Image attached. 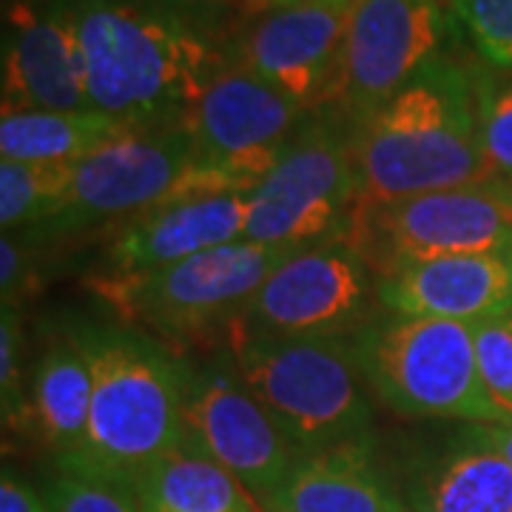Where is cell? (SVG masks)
Masks as SVG:
<instances>
[{
    "label": "cell",
    "instance_id": "cell-36",
    "mask_svg": "<svg viewBox=\"0 0 512 512\" xmlns=\"http://www.w3.org/2000/svg\"><path fill=\"white\" fill-rule=\"evenodd\" d=\"M3 3H15V0H3Z\"/></svg>",
    "mask_w": 512,
    "mask_h": 512
},
{
    "label": "cell",
    "instance_id": "cell-9",
    "mask_svg": "<svg viewBox=\"0 0 512 512\" xmlns=\"http://www.w3.org/2000/svg\"><path fill=\"white\" fill-rule=\"evenodd\" d=\"M228 194L194 157L183 126L134 131L114 137L74 165L63 214L46 234H69L97 222H126L151 208L188 197Z\"/></svg>",
    "mask_w": 512,
    "mask_h": 512
},
{
    "label": "cell",
    "instance_id": "cell-5",
    "mask_svg": "<svg viewBox=\"0 0 512 512\" xmlns=\"http://www.w3.org/2000/svg\"><path fill=\"white\" fill-rule=\"evenodd\" d=\"M285 254V248L237 239L154 274L92 282L123 319L165 342H205L220 330L231 342L251 299Z\"/></svg>",
    "mask_w": 512,
    "mask_h": 512
},
{
    "label": "cell",
    "instance_id": "cell-15",
    "mask_svg": "<svg viewBox=\"0 0 512 512\" xmlns=\"http://www.w3.org/2000/svg\"><path fill=\"white\" fill-rule=\"evenodd\" d=\"M97 111L72 0L3 3V114Z\"/></svg>",
    "mask_w": 512,
    "mask_h": 512
},
{
    "label": "cell",
    "instance_id": "cell-16",
    "mask_svg": "<svg viewBox=\"0 0 512 512\" xmlns=\"http://www.w3.org/2000/svg\"><path fill=\"white\" fill-rule=\"evenodd\" d=\"M251 194H208L168 202L120 222L94 279H131L183 262L188 256L245 239Z\"/></svg>",
    "mask_w": 512,
    "mask_h": 512
},
{
    "label": "cell",
    "instance_id": "cell-21",
    "mask_svg": "<svg viewBox=\"0 0 512 512\" xmlns=\"http://www.w3.org/2000/svg\"><path fill=\"white\" fill-rule=\"evenodd\" d=\"M126 131L103 111H6L0 117V160L77 165Z\"/></svg>",
    "mask_w": 512,
    "mask_h": 512
},
{
    "label": "cell",
    "instance_id": "cell-2",
    "mask_svg": "<svg viewBox=\"0 0 512 512\" xmlns=\"http://www.w3.org/2000/svg\"><path fill=\"white\" fill-rule=\"evenodd\" d=\"M359 202L498 180L481 143V83L439 55L382 109L350 123Z\"/></svg>",
    "mask_w": 512,
    "mask_h": 512
},
{
    "label": "cell",
    "instance_id": "cell-6",
    "mask_svg": "<svg viewBox=\"0 0 512 512\" xmlns=\"http://www.w3.org/2000/svg\"><path fill=\"white\" fill-rule=\"evenodd\" d=\"M356 362L393 413L410 419L507 424L478 376L473 325L393 316L359 336Z\"/></svg>",
    "mask_w": 512,
    "mask_h": 512
},
{
    "label": "cell",
    "instance_id": "cell-19",
    "mask_svg": "<svg viewBox=\"0 0 512 512\" xmlns=\"http://www.w3.org/2000/svg\"><path fill=\"white\" fill-rule=\"evenodd\" d=\"M92 413V370L72 339L52 342L40 353L29 379L32 433L57 458L83 447Z\"/></svg>",
    "mask_w": 512,
    "mask_h": 512
},
{
    "label": "cell",
    "instance_id": "cell-12",
    "mask_svg": "<svg viewBox=\"0 0 512 512\" xmlns=\"http://www.w3.org/2000/svg\"><path fill=\"white\" fill-rule=\"evenodd\" d=\"M444 0H356L328 103L356 123L382 109L416 74L444 55Z\"/></svg>",
    "mask_w": 512,
    "mask_h": 512
},
{
    "label": "cell",
    "instance_id": "cell-17",
    "mask_svg": "<svg viewBox=\"0 0 512 512\" xmlns=\"http://www.w3.org/2000/svg\"><path fill=\"white\" fill-rule=\"evenodd\" d=\"M393 316L478 325L512 313V268L504 254H461L402 268L379 282Z\"/></svg>",
    "mask_w": 512,
    "mask_h": 512
},
{
    "label": "cell",
    "instance_id": "cell-23",
    "mask_svg": "<svg viewBox=\"0 0 512 512\" xmlns=\"http://www.w3.org/2000/svg\"><path fill=\"white\" fill-rule=\"evenodd\" d=\"M72 180L74 165L0 160V228H49L66 208Z\"/></svg>",
    "mask_w": 512,
    "mask_h": 512
},
{
    "label": "cell",
    "instance_id": "cell-8",
    "mask_svg": "<svg viewBox=\"0 0 512 512\" xmlns=\"http://www.w3.org/2000/svg\"><path fill=\"white\" fill-rule=\"evenodd\" d=\"M356 202L350 123L333 111H311L268 177L251 191L245 239L293 251L342 237Z\"/></svg>",
    "mask_w": 512,
    "mask_h": 512
},
{
    "label": "cell",
    "instance_id": "cell-30",
    "mask_svg": "<svg viewBox=\"0 0 512 512\" xmlns=\"http://www.w3.org/2000/svg\"><path fill=\"white\" fill-rule=\"evenodd\" d=\"M0 512H49L43 493H35L9 467L0 478Z\"/></svg>",
    "mask_w": 512,
    "mask_h": 512
},
{
    "label": "cell",
    "instance_id": "cell-35",
    "mask_svg": "<svg viewBox=\"0 0 512 512\" xmlns=\"http://www.w3.org/2000/svg\"><path fill=\"white\" fill-rule=\"evenodd\" d=\"M504 256H507V262H510V268H512V242H510V248L504 251Z\"/></svg>",
    "mask_w": 512,
    "mask_h": 512
},
{
    "label": "cell",
    "instance_id": "cell-11",
    "mask_svg": "<svg viewBox=\"0 0 512 512\" xmlns=\"http://www.w3.org/2000/svg\"><path fill=\"white\" fill-rule=\"evenodd\" d=\"M308 114L228 60L188 111L183 128L202 171L228 194H251Z\"/></svg>",
    "mask_w": 512,
    "mask_h": 512
},
{
    "label": "cell",
    "instance_id": "cell-1",
    "mask_svg": "<svg viewBox=\"0 0 512 512\" xmlns=\"http://www.w3.org/2000/svg\"><path fill=\"white\" fill-rule=\"evenodd\" d=\"M92 106L134 131L183 126L228 63V9L72 0Z\"/></svg>",
    "mask_w": 512,
    "mask_h": 512
},
{
    "label": "cell",
    "instance_id": "cell-13",
    "mask_svg": "<svg viewBox=\"0 0 512 512\" xmlns=\"http://www.w3.org/2000/svg\"><path fill=\"white\" fill-rule=\"evenodd\" d=\"M183 367L185 439L265 504L299 453L239 379L231 353Z\"/></svg>",
    "mask_w": 512,
    "mask_h": 512
},
{
    "label": "cell",
    "instance_id": "cell-18",
    "mask_svg": "<svg viewBox=\"0 0 512 512\" xmlns=\"http://www.w3.org/2000/svg\"><path fill=\"white\" fill-rule=\"evenodd\" d=\"M262 507L268 512H404L373 461L367 436L299 453Z\"/></svg>",
    "mask_w": 512,
    "mask_h": 512
},
{
    "label": "cell",
    "instance_id": "cell-33",
    "mask_svg": "<svg viewBox=\"0 0 512 512\" xmlns=\"http://www.w3.org/2000/svg\"><path fill=\"white\" fill-rule=\"evenodd\" d=\"M296 3H328V0H259V9H271V6H296Z\"/></svg>",
    "mask_w": 512,
    "mask_h": 512
},
{
    "label": "cell",
    "instance_id": "cell-4",
    "mask_svg": "<svg viewBox=\"0 0 512 512\" xmlns=\"http://www.w3.org/2000/svg\"><path fill=\"white\" fill-rule=\"evenodd\" d=\"M239 379L296 453L365 439L373 410L345 339H231Z\"/></svg>",
    "mask_w": 512,
    "mask_h": 512
},
{
    "label": "cell",
    "instance_id": "cell-14",
    "mask_svg": "<svg viewBox=\"0 0 512 512\" xmlns=\"http://www.w3.org/2000/svg\"><path fill=\"white\" fill-rule=\"evenodd\" d=\"M356 0L271 6L245 18L228 40V60L305 111L328 103Z\"/></svg>",
    "mask_w": 512,
    "mask_h": 512
},
{
    "label": "cell",
    "instance_id": "cell-28",
    "mask_svg": "<svg viewBox=\"0 0 512 512\" xmlns=\"http://www.w3.org/2000/svg\"><path fill=\"white\" fill-rule=\"evenodd\" d=\"M481 143L495 177L512 180V83H481Z\"/></svg>",
    "mask_w": 512,
    "mask_h": 512
},
{
    "label": "cell",
    "instance_id": "cell-3",
    "mask_svg": "<svg viewBox=\"0 0 512 512\" xmlns=\"http://www.w3.org/2000/svg\"><path fill=\"white\" fill-rule=\"evenodd\" d=\"M69 339L92 370V413L83 447L57 461L134 490L151 464L188 441L183 362L134 328L80 322Z\"/></svg>",
    "mask_w": 512,
    "mask_h": 512
},
{
    "label": "cell",
    "instance_id": "cell-26",
    "mask_svg": "<svg viewBox=\"0 0 512 512\" xmlns=\"http://www.w3.org/2000/svg\"><path fill=\"white\" fill-rule=\"evenodd\" d=\"M478 376L487 399L512 421V313L473 325Z\"/></svg>",
    "mask_w": 512,
    "mask_h": 512
},
{
    "label": "cell",
    "instance_id": "cell-22",
    "mask_svg": "<svg viewBox=\"0 0 512 512\" xmlns=\"http://www.w3.org/2000/svg\"><path fill=\"white\" fill-rule=\"evenodd\" d=\"M421 512H512V464L476 436L430 473Z\"/></svg>",
    "mask_w": 512,
    "mask_h": 512
},
{
    "label": "cell",
    "instance_id": "cell-27",
    "mask_svg": "<svg viewBox=\"0 0 512 512\" xmlns=\"http://www.w3.org/2000/svg\"><path fill=\"white\" fill-rule=\"evenodd\" d=\"M0 404L6 430H32L29 387L23 384V325L18 308L3 305L0 322Z\"/></svg>",
    "mask_w": 512,
    "mask_h": 512
},
{
    "label": "cell",
    "instance_id": "cell-10",
    "mask_svg": "<svg viewBox=\"0 0 512 512\" xmlns=\"http://www.w3.org/2000/svg\"><path fill=\"white\" fill-rule=\"evenodd\" d=\"M373 276L345 239L293 248L262 282L234 336L345 339L365 328L382 299Z\"/></svg>",
    "mask_w": 512,
    "mask_h": 512
},
{
    "label": "cell",
    "instance_id": "cell-32",
    "mask_svg": "<svg viewBox=\"0 0 512 512\" xmlns=\"http://www.w3.org/2000/svg\"><path fill=\"white\" fill-rule=\"evenodd\" d=\"M478 436L487 444H493L495 450L512 464V421H507V424H481Z\"/></svg>",
    "mask_w": 512,
    "mask_h": 512
},
{
    "label": "cell",
    "instance_id": "cell-34",
    "mask_svg": "<svg viewBox=\"0 0 512 512\" xmlns=\"http://www.w3.org/2000/svg\"><path fill=\"white\" fill-rule=\"evenodd\" d=\"M501 180V177H498ZM501 191H504V197H507V202H510L512 208V180H501Z\"/></svg>",
    "mask_w": 512,
    "mask_h": 512
},
{
    "label": "cell",
    "instance_id": "cell-31",
    "mask_svg": "<svg viewBox=\"0 0 512 512\" xmlns=\"http://www.w3.org/2000/svg\"><path fill=\"white\" fill-rule=\"evenodd\" d=\"M171 6H194V9H237L239 15L259 12V0H154Z\"/></svg>",
    "mask_w": 512,
    "mask_h": 512
},
{
    "label": "cell",
    "instance_id": "cell-24",
    "mask_svg": "<svg viewBox=\"0 0 512 512\" xmlns=\"http://www.w3.org/2000/svg\"><path fill=\"white\" fill-rule=\"evenodd\" d=\"M444 6L484 63L512 69V0H444Z\"/></svg>",
    "mask_w": 512,
    "mask_h": 512
},
{
    "label": "cell",
    "instance_id": "cell-29",
    "mask_svg": "<svg viewBox=\"0 0 512 512\" xmlns=\"http://www.w3.org/2000/svg\"><path fill=\"white\" fill-rule=\"evenodd\" d=\"M35 282V245L23 239V231H3L0 237V296L3 305L18 308L20 293Z\"/></svg>",
    "mask_w": 512,
    "mask_h": 512
},
{
    "label": "cell",
    "instance_id": "cell-20",
    "mask_svg": "<svg viewBox=\"0 0 512 512\" xmlns=\"http://www.w3.org/2000/svg\"><path fill=\"white\" fill-rule=\"evenodd\" d=\"M143 512H268L237 476L185 441L137 478Z\"/></svg>",
    "mask_w": 512,
    "mask_h": 512
},
{
    "label": "cell",
    "instance_id": "cell-7",
    "mask_svg": "<svg viewBox=\"0 0 512 512\" xmlns=\"http://www.w3.org/2000/svg\"><path fill=\"white\" fill-rule=\"evenodd\" d=\"M379 276L461 254H504L512 242V208L501 180L356 202L342 237Z\"/></svg>",
    "mask_w": 512,
    "mask_h": 512
},
{
    "label": "cell",
    "instance_id": "cell-25",
    "mask_svg": "<svg viewBox=\"0 0 512 512\" xmlns=\"http://www.w3.org/2000/svg\"><path fill=\"white\" fill-rule=\"evenodd\" d=\"M43 498L49 512H143L131 487L72 467H60Z\"/></svg>",
    "mask_w": 512,
    "mask_h": 512
}]
</instances>
